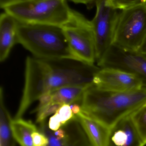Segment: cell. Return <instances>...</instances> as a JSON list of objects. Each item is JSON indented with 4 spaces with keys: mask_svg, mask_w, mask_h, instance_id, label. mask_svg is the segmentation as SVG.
<instances>
[{
    "mask_svg": "<svg viewBox=\"0 0 146 146\" xmlns=\"http://www.w3.org/2000/svg\"></svg>",
    "mask_w": 146,
    "mask_h": 146,
    "instance_id": "28",
    "label": "cell"
},
{
    "mask_svg": "<svg viewBox=\"0 0 146 146\" xmlns=\"http://www.w3.org/2000/svg\"><path fill=\"white\" fill-rule=\"evenodd\" d=\"M3 89L0 88V146H15V139L11 129L13 119L5 106Z\"/></svg>",
    "mask_w": 146,
    "mask_h": 146,
    "instance_id": "14",
    "label": "cell"
},
{
    "mask_svg": "<svg viewBox=\"0 0 146 146\" xmlns=\"http://www.w3.org/2000/svg\"><path fill=\"white\" fill-rule=\"evenodd\" d=\"M93 82L99 88L115 92L135 91L144 87L136 76L111 68H100L94 76Z\"/></svg>",
    "mask_w": 146,
    "mask_h": 146,
    "instance_id": "9",
    "label": "cell"
},
{
    "mask_svg": "<svg viewBox=\"0 0 146 146\" xmlns=\"http://www.w3.org/2000/svg\"><path fill=\"white\" fill-rule=\"evenodd\" d=\"M97 63L100 68H116L133 74L146 87V56L138 50L126 49L113 44Z\"/></svg>",
    "mask_w": 146,
    "mask_h": 146,
    "instance_id": "8",
    "label": "cell"
},
{
    "mask_svg": "<svg viewBox=\"0 0 146 146\" xmlns=\"http://www.w3.org/2000/svg\"><path fill=\"white\" fill-rule=\"evenodd\" d=\"M74 116L70 106L64 104L52 117L62 126L72 119Z\"/></svg>",
    "mask_w": 146,
    "mask_h": 146,
    "instance_id": "18",
    "label": "cell"
},
{
    "mask_svg": "<svg viewBox=\"0 0 146 146\" xmlns=\"http://www.w3.org/2000/svg\"><path fill=\"white\" fill-rule=\"evenodd\" d=\"M112 6L117 9L123 10L145 4L146 0H110Z\"/></svg>",
    "mask_w": 146,
    "mask_h": 146,
    "instance_id": "20",
    "label": "cell"
},
{
    "mask_svg": "<svg viewBox=\"0 0 146 146\" xmlns=\"http://www.w3.org/2000/svg\"><path fill=\"white\" fill-rule=\"evenodd\" d=\"M28 0H0V7L4 9L5 8L15 3L25 1Z\"/></svg>",
    "mask_w": 146,
    "mask_h": 146,
    "instance_id": "23",
    "label": "cell"
},
{
    "mask_svg": "<svg viewBox=\"0 0 146 146\" xmlns=\"http://www.w3.org/2000/svg\"><path fill=\"white\" fill-rule=\"evenodd\" d=\"M11 129L15 141L21 146H34L32 134L38 131L31 122L21 118L12 120Z\"/></svg>",
    "mask_w": 146,
    "mask_h": 146,
    "instance_id": "15",
    "label": "cell"
},
{
    "mask_svg": "<svg viewBox=\"0 0 146 146\" xmlns=\"http://www.w3.org/2000/svg\"><path fill=\"white\" fill-rule=\"evenodd\" d=\"M63 105L59 103H51L37 112L36 122L40 123L49 116L55 114Z\"/></svg>",
    "mask_w": 146,
    "mask_h": 146,
    "instance_id": "19",
    "label": "cell"
},
{
    "mask_svg": "<svg viewBox=\"0 0 146 146\" xmlns=\"http://www.w3.org/2000/svg\"><path fill=\"white\" fill-rule=\"evenodd\" d=\"M131 117L141 139L146 144V106H142L131 114Z\"/></svg>",
    "mask_w": 146,
    "mask_h": 146,
    "instance_id": "17",
    "label": "cell"
},
{
    "mask_svg": "<svg viewBox=\"0 0 146 146\" xmlns=\"http://www.w3.org/2000/svg\"><path fill=\"white\" fill-rule=\"evenodd\" d=\"M75 3H81L86 6L88 9H90L95 5V0H69Z\"/></svg>",
    "mask_w": 146,
    "mask_h": 146,
    "instance_id": "24",
    "label": "cell"
},
{
    "mask_svg": "<svg viewBox=\"0 0 146 146\" xmlns=\"http://www.w3.org/2000/svg\"><path fill=\"white\" fill-rule=\"evenodd\" d=\"M69 44L78 60L90 65L96 62L95 34L91 21L71 9L68 21L61 27Z\"/></svg>",
    "mask_w": 146,
    "mask_h": 146,
    "instance_id": "5",
    "label": "cell"
},
{
    "mask_svg": "<svg viewBox=\"0 0 146 146\" xmlns=\"http://www.w3.org/2000/svg\"><path fill=\"white\" fill-rule=\"evenodd\" d=\"M96 15L91 21L95 34L96 62L100 61L114 42L118 9L110 0H95Z\"/></svg>",
    "mask_w": 146,
    "mask_h": 146,
    "instance_id": "7",
    "label": "cell"
},
{
    "mask_svg": "<svg viewBox=\"0 0 146 146\" xmlns=\"http://www.w3.org/2000/svg\"><path fill=\"white\" fill-rule=\"evenodd\" d=\"M72 112L74 115H76L81 111V106L79 103H75L70 105Z\"/></svg>",
    "mask_w": 146,
    "mask_h": 146,
    "instance_id": "25",
    "label": "cell"
},
{
    "mask_svg": "<svg viewBox=\"0 0 146 146\" xmlns=\"http://www.w3.org/2000/svg\"><path fill=\"white\" fill-rule=\"evenodd\" d=\"M89 86H75L64 87L51 92L52 103L62 105L79 103L85 90Z\"/></svg>",
    "mask_w": 146,
    "mask_h": 146,
    "instance_id": "16",
    "label": "cell"
},
{
    "mask_svg": "<svg viewBox=\"0 0 146 146\" xmlns=\"http://www.w3.org/2000/svg\"><path fill=\"white\" fill-rule=\"evenodd\" d=\"M34 146H47L49 144L48 138L39 130L32 134Z\"/></svg>",
    "mask_w": 146,
    "mask_h": 146,
    "instance_id": "21",
    "label": "cell"
},
{
    "mask_svg": "<svg viewBox=\"0 0 146 146\" xmlns=\"http://www.w3.org/2000/svg\"><path fill=\"white\" fill-rule=\"evenodd\" d=\"M3 9L20 23L62 27L69 19L71 9L67 0H28Z\"/></svg>",
    "mask_w": 146,
    "mask_h": 146,
    "instance_id": "4",
    "label": "cell"
},
{
    "mask_svg": "<svg viewBox=\"0 0 146 146\" xmlns=\"http://www.w3.org/2000/svg\"><path fill=\"white\" fill-rule=\"evenodd\" d=\"M18 21L6 12L0 15V61L8 57L13 46L16 43Z\"/></svg>",
    "mask_w": 146,
    "mask_h": 146,
    "instance_id": "12",
    "label": "cell"
},
{
    "mask_svg": "<svg viewBox=\"0 0 146 146\" xmlns=\"http://www.w3.org/2000/svg\"><path fill=\"white\" fill-rule=\"evenodd\" d=\"M130 115L109 128L106 146H144Z\"/></svg>",
    "mask_w": 146,
    "mask_h": 146,
    "instance_id": "11",
    "label": "cell"
},
{
    "mask_svg": "<svg viewBox=\"0 0 146 146\" xmlns=\"http://www.w3.org/2000/svg\"><path fill=\"white\" fill-rule=\"evenodd\" d=\"M65 131L62 139H57L45 120L40 123L38 130L48 138L47 146H91L87 136L75 115L61 126Z\"/></svg>",
    "mask_w": 146,
    "mask_h": 146,
    "instance_id": "10",
    "label": "cell"
},
{
    "mask_svg": "<svg viewBox=\"0 0 146 146\" xmlns=\"http://www.w3.org/2000/svg\"><path fill=\"white\" fill-rule=\"evenodd\" d=\"M91 146H106L109 128L81 111L75 115Z\"/></svg>",
    "mask_w": 146,
    "mask_h": 146,
    "instance_id": "13",
    "label": "cell"
},
{
    "mask_svg": "<svg viewBox=\"0 0 146 146\" xmlns=\"http://www.w3.org/2000/svg\"><path fill=\"white\" fill-rule=\"evenodd\" d=\"M16 43L38 59L79 60L71 50L61 27L18 21Z\"/></svg>",
    "mask_w": 146,
    "mask_h": 146,
    "instance_id": "3",
    "label": "cell"
},
{
    "mask_svg": "<svg viewBox=\"0 0 146 146\" xmlns=\"http://www.w3.org/2000/svg\"><path fill=\"white\" fill-rule=\"evenodd\" d=\"M146 87L130 92L109 91L93 84L83 94L81 111L107 127L130 115L145 105Z\"/></svg>",
    "mask_w": 146,
    "mask_h": 146,
    "instance_id": "2",
    "label": "cell"
},
{
    "mask_svg": "<svg viewBox=\"0 0 146 146\" xmlns=\"http://www.w3.org/2000/svg\"><path fill=\"white\" fill-rule=\"evenodd\" d=\"M100 68L79 60H45L27 56L22 98L15 119L21 118L43 94L68 86H89Z\"/></svg>",
    "mask_w": 146,
    "mask_h": 146,
    "instance_id": "1",
    "label": "cell"
},
{
    "mask_svg": "<svg viewBox=\"0 0 146 146\" xmlns=\"http://www.w3.org/2000/svg\"><path fill=\"white\" fill-rule=\"evenodd\" d=\"M39 104L37 108L33 111V112H37L41 109L52 103V95L51 93H48L43 94L39 98Z\"/></svg>",
    "mask_w": 146,
    "mask_h": 146,
    "instance_id": "22",
    "label": "cell"
},
{
    "mask_svg": "<svg viewBox=\"0 0 146 146\" xmlns=\"http://www.w3.org/2000/svg\"><path fill=\"white\" fill-rule=\"evenodd\" d=\"M146 38V3L122 10L117 18L113 44L138 50Z\"/></svg>",
    "mask_w": 146,
    "mask_h": 146,
    "instance_id": "6",
    "label": "cell"
},
{
    "mask_svg": "<svg viewBox=\"0 0 146 146\" xmlns=\"http://www.w3.org/2000/svg\"><path fill=\"white\" fill-rule=\"evenodd\" d=\"M138 51L146 56V38Z\"/></svg>",
    "mask_w": 146,
    "mask_h": 146,
    "instance_id": "26",
    "label": "cell"
},
{
    "mask_svg": "<svg viewBox=\"0 0 146 146\" xmlns=\"http://www.w3.org/2000/svg\"><path fill=\"white\" fill-rule=\"evenodd\" d=\"M144 106H146V101L145 103V105H144Z\"/></svg>",
    "mask_w": 146,
    "mask_h": 146,
    "instance_id": "27",
    "label": "cell"
}]
</instances>
